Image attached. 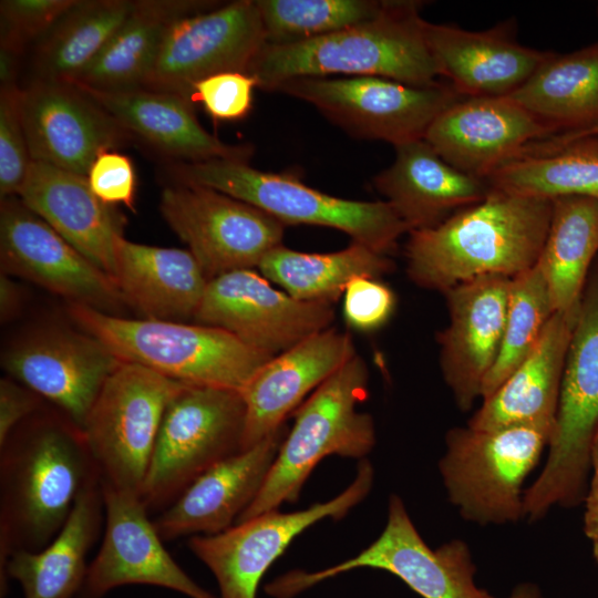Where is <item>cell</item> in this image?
I'll list each match as a JSON object with an SVG mask.
<instances>
[{
    "instance_id": "obj_1",
    "label": "cell",
    "mask_w": 598,
    "mask_h": 598,
    "mask_svg": "<svg viewBox=\"0 0 598 598\" xmlns=\"http://www.w3.org/2000/svg\"><path fill=\"white\" fill-rule=\"evenodd\" d=\"M100 477L82 430L66 415L39 414L0 446V575L18 550L45 547L81 491Z\"/></svg>"
},
{
    "instance_id": "obj_2",
    "label": "cell",
    "mask_w": 598,
    "mask_h": 598,
    "mask_svg": "<svg viewBox=\"0 0 598 598\" xmlns=\"http://www.w3.org/2000/svg\"><path fill=\"white\" fill-rule=\"evenodd\" d=\"M551 209L550 199L491 188L482 202L442 224L409 233L408 276L419 287L441 292L480 276L513 278L537 264Z\"/></svg>"
},
{
    "instance_id": "obj_3",
    "label": "cell",
    "mask_w": 598,
    "mask_h": 598,
    "mask_svg": "<svg viewBox=\"0 0 598 598\" xmlns=\"http://www.w3.org/2000/svg\"><path fill=\"white\" fill-rule=\"evenodd\" d=\"M422 2L389 1L377 18L319 38L266 43L247 73L270 91L295 78L380 76L414 86L440 82V69L427 45Z\"/></svg>"
},
{
    "instance_id": "obj_4",
    "label": "cell",
    "mask_w": 598,
    "mask_h": 598,
    "mask_svg": "<svg viewBox=\"0 0 598 598\" xmlns=\"http://www.w3.org/2000/svg\"><path fill=\"white\" fill-rule=\"evenodd\" d=\"M598 430V256L582 292L567 351L558 409L545 464L524 491V518L584 502L590 447Z\"/></svg>"
},
{
    "instance_id": "obj_5",
    "label": "cell",
    "mask_w": 598,
    "mask_h": 598,
    "mask_svg": "<svg viewBox=\"0 0 598 598\" xmlns=\"http://www.w3.org/2000/svg\"><path fill=\"white\" fill-rule=\"evenodd\" d=\"M70 316L122 362L173 380L241 391L272 357L229 332L205 324L127 319L70 303Z\"/></svg>"
},
{
    "instance_id": "obj_6",
    "label": "cell",
    "mask_w": 598,
    "mask_h": 598,
    "mask_svg": "<svg viewBox=\"0 0 598 598\" xmlns=\"http://www.w3.org/2000/svg\"><path fill=\"white\" fill-rule=\"evenodd\" d=\"M369 372L357 354L295 411L264 486L236 523L298 501L315 467L327 456L363 460L375 445L369 413L358 411L368 396Z\"/></svg>"
},
{
    "instance_id": "obj_7",
    "label": "cell",
    "mask_w": 598,
    "mask_h": 598,
    "mask_svg": "<svg viewBox=\"0 0 598 598\" xmlns=\"http://www.w3.org/2000/svg\"><path fill=\"white\" fill-rule=\"evenodd\" d=\"M176 183L208 187L247 203L282 224L338 229L353 241L388 255L406 225L385 200L363 202L328 195L290 173L264 172L248 162L209 159L176 162L169 167Z\"/></svg>"
},
{
    "instance_id": "obj_8",
    "label": "cell",
    "mask_w": 598,
    "mask_h": 598,
    "mask_svg": "<svg viewBox=\"0 0 598 598\" xmlns=\"http://www.w3.org/2000/svg\"><path fill=\"white\" fill-rule=\"evenodd\" d=\"M553 431L545 424L448 430L439 471L461 517L481 526L524 518L523 485L548 448Z\"/></svg>"
},
{
    "instance_id": "obj_9",
    "label": "cell",
    "mask_w": 598,
    "mask_h": 598,
    "mask_svg": "<svg viewBox=\"0 0 598 598\" xmlns=\"http://www.w3.org/2000/svg\"><path fill=\"white\" fill-rule=\"evenodd\" d=\"M240 391L187 384L167 405L141 498L148 513L169 506L202 473L241 451Z\"/></svg>"
},
{
    "instance_id": "obj_10",
    "label": "cell",
    "mask_w": 598,
    "mask_h": 598,
    "mask_svg": "<svg viewBox=\"0 0 598 598\" xmlns=\"http://www.w3.org/2000/svg\"><path fill=\"white\" fill-rule=\"evenodd\" d=\"M186 385L131 362L110 374L81 429L101 483L141 496L165 410Z\"/></svg>"
},
{
    "instance_id": "obj_11",
    "label": "cell",
    "mask_w": 598,
    "mask_h": 598,
    "mask_svg": "<svg viewBox=\"0 0 598 598\" xmlns=\"http://www.w3.org/2000/svg\"><path fill=\"white\" fill-rule=\"evenodd\" d=\"M359 568L388 571L422 598H496L476 585V567L468 545L462 539H452L432 549L395 494L389 498L382 533L367 548L324 569L291 570L268 584L266 591L274 598H293L324 580Z\"/></svg>"
},
{
    "instance_id": "obj_12",
    "label": "cell",
    "mask_w": 598,
    "mask_h": 598,
    "mask_svg": "<svg viewBox=\"0 0 598 598\" xmlns=\"http://www.w3.org/2000/svg\"><path fill=\"white\" fill-rule=\"evenodd\" d=\"M270 91L313 105L353 137L393 146L423 138L432 122L463 97L451 85L414 86L380 76L295 78Z\"/></svg>"
},
{
    "instance_id": "obj_13",
    "label": "cell",
    "mask_w": 598,
    "mask_h": 598,
    "mask_svg": "<svg viewBox=\"0 0 598 598\" xmlns=\"http://www.w3.org/2000/svg\"><path fill=\"white\" fill-rule=\"evenodd\" d=\"M374 470L359 461L352 483L336 497L292 513L268 512L236 523L215 535L189 538V550L212 571L219 598H256L269 567L290 543L322 519L339 520L370 493Z\"/></svg>"
},
{
    "instance_id": "obj_14",
    "label": "cell",
    "mask_w": 598,
    "mask_h": 598,
    "mask_svg": "<svg viewBox=\"0 0 598 598\" xmlns=\"http://www.w3.org/2000/svg\"><path fill=\"white\" fill-rule=\"evenodd\" d=\"M159 210L188 246L208 280L258 267L281 245L283 226L267 213L215 189L175 183L161 195Z\"/></svg>"
},
{
    "instance_id": "obj_15",
    "label": "cell",
    "mask_w": 598,
    "mask_h": 598,
    "mask_svg": "<svg viewBox=\"0 0 598 598\" xmlns=\"http://www.w3.org/2000/svg\"><path fill=\"white\" fill-rule=\"evenodd\" d=\"M266 44L256 0H237L177 20L165 34L143 87L190 97L198 81L246 72Z\"/></svg>"
},
{
    "instance_id": "obj_16",
    "label": "cell",
    "mask_w": 598,
    "mask_h": 598,
    "mask_svg": "<svg viewBox=\"0 0 598 598\" xmlns=\"http://www.w3.org/2000/svg\"><path fill=\"white\" fill-rule=\"evenodd\" d=\"M333 319L331 302L298 300L252 269L210 279L195 316L198 323L223 329L271 357L330 328Z\"/></svg>"
},
{
    "instance_id": "obj_17",
    "label": "cell",
    "mask_w": 598,
    "mask_h": 598,
    "mask_svg": "<svg viewBox=\"0 0 598 598\" xmlns=\"http://www.w3.org/2000/svg\"><path fill=\"white\" fill-rule=\"evenodd\" d=\"M1 272L28 279L81 305L117 316L125 305L111 275L94 265L18 196L1 199Z\"/></svg>"
},
{
    "instance_id": "obj_18",
    "label": "cell",
    "mask_w": 598,
    "mask_h": 598,
    "mask_svg": "<svg viewBox=\"0 0 598 598\" xmlns=\"http://www.w3.org/2000/svg\"><path fill=\"white\" fill-rule=\"evenodd\" d=\"M31 159L87 176L94 159L134 137L79 85L31 80L20 89Z\"/></svg>"
},
{
    "instance_id": "obj_19",
    "label": "cell",
    "mask_w": 598,
    "mask_h": 598,
    "mask_svg": "<svg viewBox=\"0 0 598 598\" xmlns=\"http://www.w3.org/2000/svg\"><path fill=\"white\" fill-rule=\"evenodd\" d=\"M102 545L89 565L79 598H103L124 585L167 588L188 598H219L194 581L164 547L141 496L101 483Z\"/></svg>"
},
{
    "instance_id": "obj_20",
    "label": "cell",
    "mask_w": 598,
    "mask_h": 598,
    "mask_svg": "<svg viewBox=\"0 0 598 598\" xmlns=\"http://www.w3.org/2000/svg\"><path fill=\"white\" fill-rule=\"evenodd\" d=\"M511 279L485 275L443 292L448 324L437 333L440 367L461 411H468L481 398L483 382L497 360Z\"/></svg>"
},
{
    "instance_id": "obj_21",
    "label": "cell",
    "mask_w": 598,
    "mask_h": 598,
    "mask_svg": "<svg viewBox=\"0 0 598 598\" xmlns=\"http://www.w3.org/2000/svg\"><path fill=\"white\" fill-rule=\"evenodd\" d=\"M121 363L95 337L61 329L34 333L2 358L12 378L52 402L80 429L106 379Z\"/></svg>"
},
{
    "instance_id": "obj_22",
    "label": "cell",
    "mask_w": 598,
    "mask_h": 598,
    "mask_svg": "<svg viewBox=\"0 0 598 598\" xmlns=\"http://www.w3.org/2000/svg\"><path fill=\"white\" fill-rule=\"evenodd\" d=\"M553 130L508 96L461 97L429 126L424 140L450 165L486 179Z\"/></svg>"
},
{
    "instance_id": "obj_23",
    "label": "cell",
    "mask_w": 598,
    "mask_h": 598,
    "mask_svg": "<svg viewBox=\"0 0 598 598\" xmlns=\"http://www.w3.org/2000/svg\"><path fill=\"white\" fill-rule=\"evenodd\" d=\"M286 434L283 425L202 473L153 519L161 538L215 535L235 525L264 486Z\"/></svg>"
},
{
    "instance_id": "obj_24",
    "label": "cell",
    "mask_w": 598,
    "mask_h": 598,
    "mask_svg": "<svg viewBox=\"0 0 598 598\" xmlns=\"http://www.w3.org/2000/svg\"><path fill=\"white\" fill-rule=\"evenodd\" d=\"M354 355L351 336L330 327L267 361L240 391L241 450L282 427L289 413Z\"/></svg>"
},
{
    "instance_id": "obj_25",
    "label": "cell",
    "mask_w": 598,
    "mask_h": 598,
    "mask_svg": "<svg viewBox=\"0 0 598 598\" xmlns=\"http://www.w3.org/2000/svg\"><path fill=\"white\" fill-rule=\"evenodd\" d=\"M424 34L441 76L463 97L507 96L549 54L519 44L504 24L468 31L424 21Z\"/></svg>"
},
{
    "instance_id": "obj_26",
    "label": "cell",
    "mask_w": 598,
    "mask_h": 598,
    "mask_svg": "<svg viewBox=\"0 0 598 598\" xmlns=\"http://www.w3.org/2000/svg\"><path fill=\"white\" fill-rule=\"evenodd\" d=\"M18 197L61 237L113 277L125 217L92 192L86 176L31 162Z\"/></svg>"
},
{
    "instance_id": "obj_27",
    "label": "cell",
    "mask_w": 598,
    "mask_h": 598,
    "mask_svg": "<svg viewBox=\"0 0 598 598\" xmlns=\"http://www.w3.org/2000/svg\"><path fill=\"white\" fill-rule=\"evenodd\" d=\"M394 150L393 163L373 182L409 233L433 228L491 192L485 179L450 165L424 138Z\"/></svg>"
},
{
    "instance_id": "obj_28",
    "label": "cell",
    "mask_w": 598,
    "mask_h": 598,
    "mask_svg": "<svg viewBox=\"0 0 598 598\" xmlns=\"http://www.w3.org/2000/svg\"><path fill=\"white\" fill-rule=\"evenodd\" d=\"M80 87L134 137L176 162H248L252 154L249 145L227 144L208 133L198 122L194 104L179 94L145 87L122 91Z\"/></svg>"
},
{
    "instance_id": "obj_29",
    "label": "cell",
    "mask_w": 598,
    "mask_h": 598,
    "mask_svg": "<svg viewBox=\"0 0 598 598\" xmlns=\"http://www.w3.org/2000/svg\"><path fill=\"white\" fill-rule=\"evenodd\" d=\"M125 303L151 320L195 319L208 278L189 250L115 239L113 272Z\"/></svg>"
},
{
    "instance_id": "obj_30",
    "label": "cell",
    "mask_w": 598,
    "mask_h": 598,
    "mask_svg": "<svg viewBox=\"0 0 598 598\" xmlns=\"http://www.w3.org/2000/svg\"><path fill=\"white\" fill-rule=\"evenodd\" d=\"M574 324L575 321L555 312L530 353L483 400L467 425L476 430L523 424L555 426Z\"/></svg>"
},
{
    "instance_id": "obj_31",
    "label": "cell",
    "mask_w": 598,
    "mask_h": 598,
    "mask_svg": "<svg viewBox=\"0 0 598 598\" xmlns=\"http://www.w3.org/2000/svg\"><path fill=\"white\" fill-rule=\"evenodd\" d=\"M104 515L101 476L80 493L56 536L42 549L18 550L0 575V594L14 579L24 598H73L84 582L87 554L97 539Z\"/></svg>"
},
{
    "instance_id": "obj_32",
    "label": "cell",
    "mask_w": 598,
    "mask_h": 598,
    "mask_svg": "<svg viewBox=\"0 0 598 598\" xmlns=\"http://www.w3.org/2000/svg\"><path fill=\"white\" fill-rule=\"evenodd\" d=\"M217 6L202 0H135L102 52L72 82L100 91L143 87L168 29L184 17Z\"/></svg>"
},
{
    "instance_id": "obj_33",
    "label": "cell",
    "mask_w": 598,
    "mask_h": 598,
    "mask_svg": "<svg viewBox=\"0 0 598 598\" xmlns=\"http://www.w3.org/2000/svg\"><path fill=\"white\" fill-rule=\"evenodd\" d=\"M507 96L554 134L598 124V41L566 54L549 52L530 78Z\"/></svg>"
},
{
    "instance_id": "obj_34",
    "label": "cell",
    "mask_w": 598,
    "mask_h": 598,
    "mask_svg": "<svg viewBox=\"0 0 598 598\" xmlns=\"http://www.w3.org/2000/svg\"><path fill=\"white\" fill-rule=\"evenodd\" d=\"M551 203L549 229L537 264L546 278L554 311L576 321L598 256V202L568 196Z\"/></svg>"
},
{
    "instance_id": "obj_35",
    "label": "cell",
    "mask_w": 598,
    "mask_h": 598,
    "mask_svg": "<svg viewBox=\"0 0 598 598\" xmlns=\"http://www.w3.org/2000/svg\"><path fill=\"white\" fill-rule=\"evenodd\" d=\"M133 0H75L33 47L32 80L74 81L97 58Z\"/></svg>"
},
{
    "instance_id": "obj_36",
    "label": "cell",
    "mask_w": 598,
    "mask_h": 598,
    "mask_svg": "<svg viewBox=\"0 0 598 598\" xmlns=\"http://www.w3.org/2000/svg\"><path fill=\"white\" fill-rule=\"evenodd\" d=\"M258 268L264 277L302 301H336L358 277L380 278L393 270L386 255L358 243L332 252H301L281 245Z\"/></svg>"
},
{
    "instance_id": "obj_37",
    "label": "cell",
    "mask_w": 598,
    "mask_h": 598,
    "mask_svg": "<svg viewBox=\"0 0 598 598\" xmlns=\"http://www.w3.org/2000/svg\"><path fill=\"white\" fill-rule=\"evenodd\" d=\"M485 181L491 188L509 194L550 200L579 196L598 202V135L512 159Z\"/></svg>"
},
{
    "instance_id": "obj_38",
    "label": "cell",
    "mask_w": 598,
    "mask_h": 598,
    "mask_svg": "<svg viewBox=\"0 0 598 598\" xmlns=\"http://www.w3.org/2000/svg\"><path fill=\"white\" fill-rule=\"evenodd\" d=\"M555 313L549 288L538 264L511 279L501 350L485 378L481 398H488L526 359Z\"/></svg>"
},
{
    "instance_id": "obj_39",
    "label": "cell",
    "mask_w": 598,
    "mask_h": 598,
    "mask_svg": "<svg viewBox=\"0 0 598 598\" xmlns=\"http://www.w3.org/2000/svg\"><path fill=\"white\" fill-rule=\"evenodd\" d=\"M389 1L256 0L266 43L301 42L379 17Z\"/></svg>"
},
{
    "instance_id": "obj_40",
    "label": "cell",
    "mask_w": 598,
    "mask_h": 598,
    "mask_svg": "<svg viewBox=\"0 0 598 598\" xmlns=\"http://www.w3.org/2000/svg\"><path fill=\"white\" fill-rule=\"evenodd\" d=\"M20 86L0 87V197L18 196L31 156L20 111Z\"/></svg>"
},
{
    "instance_id": "obj_41",
    "label": "cell",
    "mask_w": 598,
    "mask_h": 598,
    "mask_svg": "<svg viewBox=\"0 0 598 598\" xmlns=\"http://www.w3.org/2000/svg\"><path fill=\"white\" fill-rule=\"evenodd\" d=\"M75 0H1L0 47L19 53L35 43Z\"/></svg>"
},
{
    "instance_id": "obj_42",
    "label": "cell",
    "mask_w": 598,
    "mask_h": 598,
    "mask_svg": "<svg viewBox=\"0 0 598 598\" xmlns=\"http://www.w3.org/2000/svg\"><path fill=\"white\" fill-rule=\"evenodd\" d=\"M256 86L246 72H221L195 83L189 100L202 104L215 121H238L250 112Z\"/></svg>"
},
{
    "instance_id": "obj_43",
    "label": "cell",
    "mask_w": 598,
    "mask_h": 598,
    "mask_svg": "<svg viewBox=\"0 0 598 598\" xmlns=\"http://www.w3.org/2000/svg\"><path fill=\"white\" fill-rule=\"evenodd\" d=\"M395 308L393 291L372 277L354 278L343 292V315L348 324L360 331L382 327Z\"/></svg>"
},
{
    "instance_id": "obj_44",
    "label": "cell",
    "mask_w": 598,
    "mask_h": 598,
    "mask_svg": "<svg viewBox=\"0 0 598 598\" xmlns=\"http://www.w3.org/2000/svg\"><path fill=\"white\" fill-rule=\"evenodd\" d=\"M86 177L92 192L103 203L135 210L137 182L130 157L116 151H104L94 159Z\"/></svg>"
},
{
    "instance_id": "obj_45",
    "label": "cell",
    "mask_w": 598,
    "mask_h": 598,
    "mask_svg": "<svg viewBox=\"0 0 598 598\" xmlns=\"http://www.w3.org/2000/svg\"><path fill=\"white\" fill-rule=\"evenodd\" d=\"M41 399L19 381L0 380V446L21 423L40 410Z\"/></svg>"
},
{
    "instance_id": "obj_46",
    "label": "cell",
    "mask_w": 598,
    "mask_h": 598,
    "mask_svg": "<svg viewBox=\"0 0 598 598\" xmlns=\"http://www.w3.org/2000/svg\"><path fill=\"white\" fill-rule=\"evenodd\" d=\"M582 503L585 504L584 533L598 565V430L590 447V474Z\"/></svg>"
},
{
    "instance_id": "obj_47",
    "label": "cell",
    "mask_w": 598,
    "mask_h": 598,
    "mask_svg": "<svg viewBox=\"0 0 598 598\" xmlns=\"http://www.w3.org/2000/svg\"><path fill=\"white\" fill-rule=\"evenodd\" d=\"M22 302L21 288L11 276L0 275V318L1 322L12 319L19 311Z\"/></svg>"
},
{
    "instance_id": "obj_48",
    "label": "cell",
    "mask_w": 598,
    "mask_h": 598,
    "mask_svg": "<svg viewBox=\"0 0 598 598\" xmlns=\"http://www.w3.org/2000/svg\"><path fill=\"white\" fill-rule=\"evenodd\" d=\"M22 53L0 47V87L19 85L17 83Z\"/></svg>"
},
{
    "instance_id": "obj_49",
    "label": "cell",
    "mask_w": 598,
    "mask_h": 598,
    "mask_svg": "<svg viewBox=\"0 0 598 598\" xmlns=\"http://www.w3.org/2000/svg\"><path fill=\"white\" fill-rule=\"evenodd\" d=\"M507 598H545L539 587L532 582L518 584Z\"/></svg>"
},
{
    "instance_id": "obj_50",
    "label": "cell",
    "mask_w": 598,
    "mask_h": 598,
    "mask_svg": "<svg viewBox=\"0 0 598 598\" xmlns=\"http://www.w3.org/2000/svg\"><path fill=\"white\" fill-rule=\"evenodd\" d=\"M591 135H598V124H595L592 126H589L587 128L579 130L573 133L574 138L576 137L581 138V137L591 136Z\"/></svg>"
},
{
    "instance_id": "obj_51",
    "label": "cell",
    "mask_w": 598,
    "mask_h": 598,
    "mask_svg": "<svg viewBox=\"0 0 598 598\" xmlns=\"http://www.w3.org/2000/svg\"><path fill=\"white\" fill-rule=\"evenodd\" d=\"M597 16H598V9H597Z\"/></svg>"
}]
</instances>
